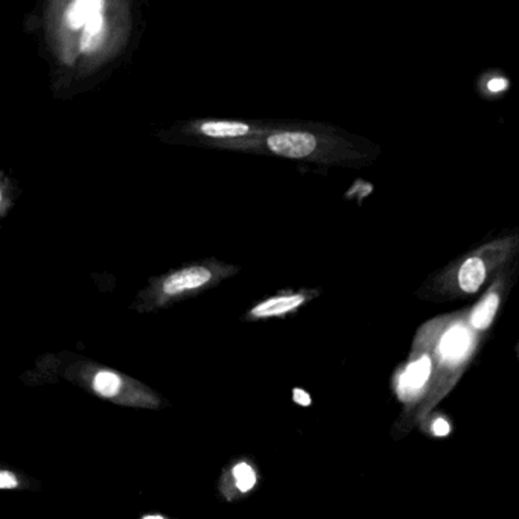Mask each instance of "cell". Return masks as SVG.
I'll return each mask as SVG.
<instances>
[{
  "label": "cell",
  "mask_w": 519,
  "mask_h": 519,
  "mask_svg": "<svg viewBox=\"0 0 519 519\" xmlns=\"http://www.w3.org/2000/svg\"><path fill=\"white\" fill-rule=\"evenodd\" d=\"M66 377L69 381L87 388L98 397L119 405L156 410L162 404L160 397L142 382L134 381L132 378L107 367L84 364L81 369H72Z\"/></svg>",
  "instance_id": "1"
},
{
  "label": "cell",
  "mask_w": 519,
  "mask_h": 519,
  "mask_svg": "<svg viewBox=\"0 0 519 519\" xmlns=\"http://www.w3.org/2000/svg\"><path fill=\"white\" fill-rule=\"evenodd\" d=\"M472 349V332L469 331L466 326L458 323L448 328V331L443 334L438 341V372L445 373V377H443L442 386L434 395L433 399L421 407L422 416H425L449 392V388L454 387V384L458 379L457 372L462 370L464 362L471 358Z\"/></svg>",
  "instance_id": "2"
},
{
  "label": "cell",
  "mask_w": 519,
  "mask_h": 519,
  "mask_svg": "<svg viewBox=\"0 0 519 519\" xmlns=\"http://www.w3.org/2000/svg\"><path fill=\"white\" fill-rule=\"evenodd\" d=\"M433 358L423 352L422 355L414 358L396 375L395 392L399 401L408 408L421 403L433 387Z\"/></svg>",
  "instance_id": "3"
},
{
  "label": "cell",
  "mask_w": 519,
  "mask_h": 519,
  "mask_svg": "<svg viewBox=\"0 0 519 519\" xmlns=\"http://www.w3.org/2000/svg\"><path fill=\"white\" fill-rule=\"evenodd\" d=\"M260 481L258 468L250 458H236L219 479V492L227 501H236L255 490Z\"/></svg>",
  "instance_id": "4"
},
{
  "label": "cell",
  "mask_w": 519,
  "mask_h": 519,
  "mask_svg": "<svg viewBox=\"0 0 519 519\" xmlns=\"http://www.w3.org/2000/svg\"><path fill=\"white\" fill-rule=\"evenodd\" d=\"M267 147L282 157L303 158L316 151L317 139L311 132H276L267 139Z\"/></svg>",
  "instance_id": "5"
},
{
  "label": "cell",
  "mask_w": 519,
  "mask_h": 519,
  "mask_svg": "<svg viewBox=\"0 0 519 519\" xmlns=\"http://www.w3.org/2000/svg\"><path fill=\"white\" fill-rule=\"evenodd\" d=\"M212 273L204 267H189L169 276L163 282L162 291L165 295H179L186 291L199 290L209 284Z\"/></svg>",
  "instance_id": "6"
},
{
  "label": "cell",
  "mask_w": 519,
  "mask_h": 519,
  "mask_svg": "<svg viewBox=\"0 0 519 519\" xmlns=\"http://www.w3.org/2000/svg\"><path fill=\"white\" fill-rule=\"evenodd\" d=\"M303 302H305V297L302 294L276 295L256 305L253 310L250 311V317L270 319V317L286 316L297 308H301Z\"/></svg>",
  "instance_id": "7"
},
{
  "label": "cell",
  "mask_w": 519,
  "mask_h": 519,
  "mask_svg": "<svg viewBox=\"0 0 519 519\" xmlns=\"http://www.w3.org/2000/svg\"><path fill=\"white\" fill-rule=\"evenodd\" d=\"M486 279V267L480 258H469L458 271V285L464 293H477Z\"/></svg>",
  "instance_id": "8"
},
{
  "label": "cell",
  "mask_w": 519,
  "mask_h": 519,
  "mask_svg": "<svg viewBox=\"0 0 519 519\" xmlns=\"http://www.w3.org/2000/svg\"><path fill=\"white\" fill-rule=\"evenodd\" d=\"M498 294H495V293L489 294L488 297H486V299H484V301L472 311V314H471V325H472V328L480 329V331L488 329L490 323L494 321L495 314H497V311H498Z\"/></svg>",
  "instance_id": "9"
},
{
  "label": "cell",
  "mask_w": 519,
  "mask_h": 519,
  "mask_svg": "<svg viewBox=\"0 0 519 519\" xmlns=\"http://www.w3.org/2000/svg\"><path fill=\"white\" fill-rule=\"evenodd\" d=\"M102 2H77L71 6V10L67 11V21L72 28H81L89 21H92L97 14H101Z\"/></svg>",
  "instance_id": "10"
},
{
  "label": "cell",
  "mask_w": 519,
  "mask_h": 519,
  "mask_svg": "<svg viewBox=\"0 0 519 519\" xmlns=\"http://www.w3.org/2000/svg\"><path fill=\"white\" fill-rule=\"evenodd\" d=\"M204 136L209 138H241L249 134L250 127L241 123H206L200 127Z\"/></svg>",
  "instance_id": "11"
},
{
  "label": "cell",
  "mask_w": 519,
  "mask_h": 519,
  "mask_svg": "<svg viewBox=\"0 0 519 519\" xmlns=\"http://www.w3.org/2000/svg\"><path fill=\"white\" fill-rule=\"evenodd\" d=\"M102 30H104V17L97 14L86 26V32L82 36L81 49L84 52H92L101 40Z\"/></svg>",
  "instance_id": "12"
},
{
  "label": "cell",
  "mask_w": 519,
  "mask_h": 519,
  "mask_svg": "<svg viewBox=\"0 0 519 519\" xmlns=\"http://www.w3.org/2000/svg\"><path fill=\"white\" fill-rule=\"evenodd\" d=\"M21 480L14 471L10 469H2L0 471V489L2 490H14L21 488Z\"/></svg>",
  "instance_id": "13"
},
{
  "label": "cell",
  "mask_w": 519,
  "mask_h": 519,
  "mask_svg": "<svg viewBox=\"0 0 519 519\" xmlns=\"http://www.w3.org/2000/svg\"><path fill=\"white\" fill-rule=\"evenodd\" d=\"M431 433L438 438H443V436H448L451 433V425H449L447 419L438 418L431 423Z\"/></svg>",
  "instance_id": "14"
},
{
  "label": "cell",
  "mask_w": 519,
  "mask_h": 519,
  "mask_svg": "<svg viewBox=\"0 0 519 519\" xmlns=\"http://www.w3.org/2000/svg\"><path fill=\"white\" fill-rule=\"evenodd\" d=\"M293 401L297 405H301V407H311V404H312V399H311V395L308 392H305L303 388H294L293 390Z\"/></svg>",
  "instance_id": "15"
},
{
  "label": "cell",
  "mask_w": 519,
  "mask_h": 519,
  "mask_svg": "<svg viewBox=\"0 0 519 519\" xmlns=\"http://www.w3.org/2000/svg\"><path fill=\"white\" fill-rule=\"evenodd\" d=\"M488 89L490 92H503V90L507 89V81L503 80V78H495V80L489 81Z\"/></svg>",
  "instance_id": "16"
},
{
  "label": "cell",
  "mask_w": 519,
  "mask_h": 519,
  "mask_svg": "<svg viewBox=\"0 0 519 519\" xmlns=\"http://www.w3.org/2000/svg\"><path fill=\"white\" fill-rule=\"evenodd\" d=\"M142 519H168L162 516V515H145L142 516Z\"/></svg>",
  "instance_id": "17"
}]
</instances>
